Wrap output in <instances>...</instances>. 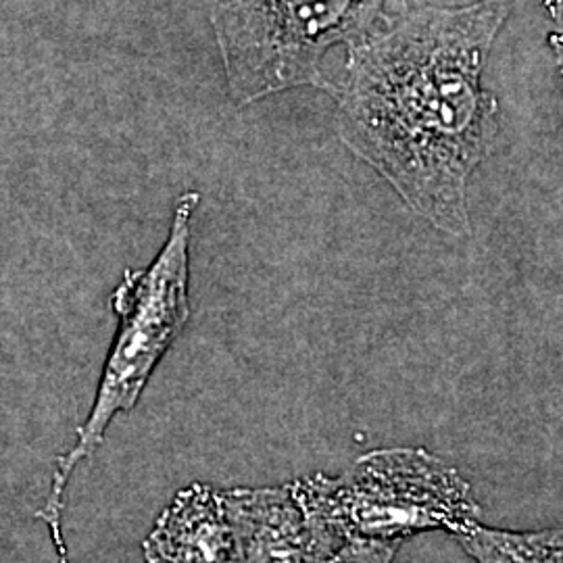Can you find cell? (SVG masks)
<instances>
[{"instance_id":"6da1fadb","label":"cell","mask_w":563,"mask_h":563,"mask_svg":"<svg viewBox=\"0 0 563 563\" xmlns=\"http://www.w3.org/2000/svg\"><path fill=\"white\" fill-rule=\"evenodd\" d=\"M514 4L409 0L346 48L330 92L342 144L451 239L472 234L470 178L499 134V101L483 78Z\"/></svg>"},{"instance_id":"7a4b0ae2","label":"cell","mask_w":563,"mask_h":563,"mask_svg":"<svg viewBox=\"0 0 563 563\" xmlns=\"http://www.w3.org/2000/svg\"><path fill=\"white\" fill-rule=\"evenodd\" d=\"M199 202L197 190L180 195L167 241L155 262L144 269H125L111 295L120 325L102 367L97 399L88 420L78 428L74 446L57 457L46 504L36 514L51 532L59 563H69L63 509L71 474L97 453L115 416L136 407L155 367L190 320V236Z\"/></svg>"},{"instance_id":"3957f363","label":"cell","mask_w":563,"mask_h":563,"mask_svg":"<svg viewBox=\"0 0 563 563\" xmlns=\"http://www.w3.org/2000/svg\"><path fill=\"white\" fill-rule=\"evenodd\" d=\"M292 486L332 551L351 541L402 544L432 530L457 534L483 514L453 465L413 446L372 451L341 476L313 474Z\"/></svg>"},{"instance_id":"277c9868","label":"cell","mask_w":563,"mask_h":563,"mask_svg":"<svg viewBox=\"0 0 563 563\" xmlns=\"http://www.w3.org/2000/svg\"><path fill=\"white\" fill-rule=\"evenodd\" d=\"M409 0H213L230 99L242 109L295 88L325 95L328 53L372 36Z\"/></svg>"},{"instance_id":"5b68a950","label":"cell","mask_w":563,"mask_h":563,"mask_svg":"<svg viewBox=\"0 0 563 563\" xmlns=\"http://www.w3.org/2000/svg\"><path fill=\"white\" fill-rule=\"evenodd\" d=\"M234 563H320L323 543L292 484L222 490Z\"/></svg>"},{"instance_id":"8992f818","label":"cell","mask_w":563,"mask_h":563,"mask_svg":"<svg viewBox=\"0 0 563 563\" xmlns=\"http://www.w3.org/2000/svg\"><path fill=\"white\" fill-rule=\"evenodd\" d=\"M146 563H234L222 490L195 483L174 497L142 543Z\"/></svg>"},{"instance_id":"52a82bcc","label":"cell","mask_w":563,"mask_h":563,"mask_svg":"<svg viewBox=\"0 0 563 563\" xmlns=\"http://www.w3.org/2000/svg\"><path fill=\"white\" fill-rule=\"evenodd\" d=\"M453 537L476 563H563L562 528L509 532L476 522Z\"/></svg>"},{"instance_id":"ba28073f","label":"cell","mask_w":563,"mask_h":563,"mask_svg":"<svg viewBox=\"0 0 563 563\" xmlns=\"http://www.w3.org/2000/svg\"><path fill=\"white\" fill-rule=\"evenodd\" d=\"M401 543H376V541H351L342 544L332 555L320 563H393Z\"/></svg>"}]
</instances>
